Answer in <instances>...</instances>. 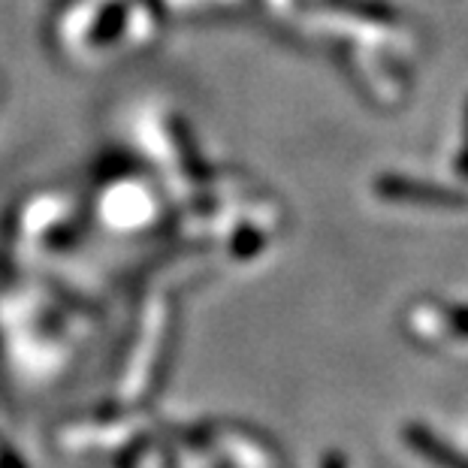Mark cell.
Returning a JSON list of instances; mask_svg holds the SVG:
<instances>
[{"mask_svg": "<svg viewBox=\"0 0 468 468\" xmlns=\"http://www.w3.org/2000/svg\"><path fill=\"white\" fill-rule=\"evenodd\" d=\"M381 191L387 197H402V200H430V203H460V197L451 191H438L435 185H414V182H402V178H387L381 185Z\"/></svg>", "mask_w": 468, "mask_h": 468, "instance_id": "2", "label": "cell"}, {"mask_svg": "<svg viewBox=\"0 0 468 468\" xmlns=\"http://www.w3.org/2000/svg\"><path fill=\"white\" fill-rule=\"evenodd\" d=\"M408 441L414 444V451H420L426 460L435 463L438 468H468L465 456L451 451L441 438H435L430 430H423V426H411V430H408Z\"/></svg>", "mask_w": 468, "mask_h": 468, "instance_id": "1", "label": "cell"}]
</instances>
